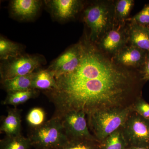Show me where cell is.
Instances as JSON below:
<instances>
[{
	"instance_id": "ffe728a7",
	"label": "cell",
	"mask_w": 149,
	"mask_h": 149,
	"mask_svg": "<svg viewBox=\"0 0 149 149\" xmlns=\"http://www.w3.org/2000/svg\"><path fill=\"white\" fill-rule=\"evenodd\" d=\"M32 146L29 138L22 135L6 136L0 141V149H29Z\"/></svg>"
},
{
	"instance_id": "277c9868",
	"label": "cell",
	"mask_w": 149,
	"mask_h": 149,
	"mask_svg": "<svg viewBox=\"0 0 149 149\" xmlns=\"http://www.w3.org/2000/svg\"><path fill=\"white\" fill-rule=\"evenodd\" d=\"M28 138L36 149H57L68 140L61 120L55 116L42 126L32 129Z\"/></svg>"
},
{
	"instance_id": "3957f363",
	"label": "cell",
	"mask_w": 149,
	"mask_h": 149,
	"mask_svg": "<svg viewBox=\"0 0 149 149\" xmlns=\"http://www.w3.org/2000/svg\"><path fill=\"white\" fill-rule=\"evenodd\" d=\"M114 1H97L84 10L83 19L90 29L88 36L97 43L114 23Z\"/></svg>"
},
{
	"instance_id": "83f0119b",
	"label": "cell",
	"mask_w": 149,
	"mask_h": 149,
	"mask_svg": "<svg viewBox=\"0 0 149 149\" xmlns=\"http://www.w3.org/2000/svg\"><path fill=\"white\" fill-rule=\"evenodd\" d=\"M147 27H148V29H149V25H148V26H147Z\"/></svg>"
},
{
	"instance_id": "9c48e42d",
	"label": "cell",
	"mask_w": 149,
	"mask_h": 149,
	"mask_svg": "<svg viewBox=\"0 0 149 149\" xmlns=\"http://www.w3.org/2000/svg\"><path fill=\"white\" fill-rule=\"evenodd\" d=\"M81 46L80 41L68 49L52 62L48 68L55 78L74 71L80 63Z\"/></svg>"
},
{
	"instance_id": "ac0fdd59",
	"label": "cell",
	"mask_w": 149,
	"mask_h": 149,
	"mask_svg": "<svg viewBox=\"0 0 149 149\" xmlns=\"http://www.w3.org/2000/svg\"><path fill=\"white\" fill-rule=\"evenodd\" d=\"M133 0H118L114 1V22L124 23L129 18L134 5Z\"/></svg>"
},
{
	"instance_id": "52a82bcc",
	"label": "cell",
	"mask_w": 149,
	"mask_h": 149,
	"mask_svg": "<svg viewBox=\"0 0 149 149\" xmlns=\"http://www.w3.org/2000/svg\"><path fill=\"white\" fill-rule=\"evenodd\" d=\"M128 44V23L126 22H114L95 44L103 53L112 58Z\"/></svg>"
},
{
	"instance_id": "4fadbf2b",
	"label": "cell",
	"mask_w": 149,
	"mask_h": 149,
	"mask_svg": "<svg viewBox=\"0 0 149 149\" xmlns=\"http://www.w3.org/2000/svg\"><path fill=\"white\" fill-rule=\"evenodd\" d=\"M128 44L149 53V29L147 26L128 22Z\"/></svg>"
},
{
	"instance_id": "603a6c76",
	"label": "cell",
	"mask_w": 149,
	"mask_h": 149,
	"mask_svg": "<svg viewBox=\"0 0 149 149\" xmlns=\"http://www.w3.org/2000/svg\"><path fill=\"white\" fill-rule=\"evenodd\" d=\"M100 144L98 141L88 139L68 140L57 149H99Z\"/></svg>"
},
{
	"instance_id": "5bb4252c",
	"label": "cell",
	"mask_w": 149,
	"mask_h": 149,
	"mask_svg": "<svg viewBox=\"0 0 149 149\" xmlns=\"http://www.w3.org/2000/svg\"><path fill=\"white\" fill-rule=\"evenodd\" d=\"M6 116L3 118L0 127L1 133L6 136L21 135V116L20 111L16 108L9 109Z\"/></svg>"
},
{
	"instance_id": "ba28073f",
	"label": "cell",
	"mask_w": 149,
	"mask_h": 149,
	"mask_svg": "<svg viewBox=\"0 0 149 149\" xmlns=\"http://www.w3.org/2000/svg\"><path fill=\"white\" fill-rule=\"evenodd\" d=\"M86 116L83 112L70 111L55 117L59 118L68 140L97 141L89 130Z\"/></svg>"
},
{
	"instance_id": "484cf974",
	"label": "cell",
	"mask_w": 149,
	"mask_h": 149,
	"mask_svg": "<svg viewBox=\"0 0 149 149\" xmlns=\"http://www.w3.org/2000/svg\"><path fill=\"white\" fill-rule=\"evenodd\" d=\"M144 81H149V53L147 54L146 59L143 66L139 70Z\"/></svg>"
},
{
	"instance_id": "2e32d148",
	"label": "cell",
	"mask_w": 149,
	"mask_h": 149,
	"mask_svg": "<svg viewBox=\"0 0 149 149\" xmlns=\"http://www.w3.org/2000/svg\"><path fill=\"white\" fill-rule=\"evenodd\" d=\"M56 88V82L53 73L47 69L40 70L35 72L32 89L45 91L54 90Z\"/></svg>"
},
{
	"instance_id": "6da1fadb",
	"label": "cell",
	"mask_w": 149,
	"mask_h": 149,
	"mask_svg": "<svg viewBox=\"0 0 149 149\" xmlns=\"http://www.w3.org/2000/svg\"><path fill=\"white\" fill-rule=\"evenodd\" d=\"M80 63L56 78L57 88L45 91L55 108L53 116L70 111L86 116L107 109L132 105L146 82L139 70L119 65L98 48L85 32L80 40Z\"/></svg>"
},
{
	"instance_id": "9a60e30c",
	"label": "cell",
	"mask_w": 149,
	"mask_h": 149,
	"mask_svg": "<svg viewBox=\"0 0 149 149\" xmlns=\"http://www.w3.org/2000/svg\"><path fill=\"white\" fill-rule=\"evenodd\" d=\"M35 72L10 79L1 80L3 88L8 93L27 91L32 89Z\"/></svg>"
},
{
	"instance_id": "7a4b0ae2",
	"label": "cell",
	"mask_w": 149,
	"mask_h": 149,
	"mask_svg": "<svg viewBox=\"0 0 149 149\" xmlns=\"http://www.w3.org/2000/svg\"><path fill=\"white\" fill-rule=\"evenodd\" d=\"M132 106L100 110L87 116L88 128L99 143L122 127L133 111Z\"/></svg>"
},
{
	"instance_id": "8fae6325",
	"label": "cell",
	"mask_w": 149,
	"mask_h": 149,
	"mask_svg": "<svg viewBox=\"0 0 149 149\" xmlns=\"http://www.w3.org/2000/svg\"><path fill=\"white\" fill-rule=\"evenodd\" d=\"M148 52L131 45L125 46L112 57L119 65L129 69L140 70L146 59Z\"/></svg>"
},
{
	"instance_id": "cb8c5ba5",
	"label": "cell",
	"mask_w": 149,
	"mask_h": 149,
	"mask_svg": "<svg viewBox=\"0 0 149 149\" xmlns=\"http://www.w3.org/2000/svg\"><path fill=\"white\" fill-rule=\"evenodd\" d=\"M127 22H133L143 26L149 25V3L145 5L143 8L134 16L129 17Z\"/></svg>"
},
{
	"instance_id": "7402d4cb",
	"label": "cell",
	"mask_w": 149,
	"mask_h": 149,
	"mask_svg": "<svg viewBox=\"0 0 149 149\" xmlns=\"http://www.w3.org/2000/svg\"><path fill=\"white\" fill-rule=\"evenodd\" d=\"M45 111L42 108L35 107L31 109L26 116L28 125L32 129L38 128L46 122Z\"/></svg>"
},
{
	"instance_id": "44dd1931",
	"label": "cell",
	"mask_w": 149,
	"mask_h": 149,
	"mask_svg": "<svg viewBox=\"0 0 149 149\" xmlns=\"http://www.w3.org/2000/svg\"><path fill=\"white\" fill-rule=\"evenodd\" d=\"M126 148L127 144L120 128L100 143L99 149H125Z\"/></svg>"
},
{
	"instance_id": "d6986e66",
	"label": "cell",
	"mask_w": 149,
	"mask_h": 149,
	"mask_svg": "<svg viewBox=\"0 0 149 149\" xmlns=\"http://www.w3.org/2000/svg\"><path fill=\"white\" fill-rule=\"evenodd\" d=\"M38 95V91L35 89H31L27 91H19L8 93L7 96L2 104L16 107L26 102L30 99L34 98Z\"/></svg>"
},
{
	"instance_id": "5b68a950",
	"label": "cell",
	"mask_w": 149,
	"mask_h": 149,
	"mask_svg": "<svg viewBox=\"0 0 149 149\" xmlns=\"http://www.w3.org/2000/svg\"><path fill=\"white\" fill-rule=\"evenodd\" d=\"M45 61V58L41 55L22 54L3 61L0 68L1 79H10L30 74Z\"/></svg>"
},
{
	"instance_id": "30bf717a",
	"label": "cell",
	"mask_w": 149,
	"mask_h": 149,
	"mask_svg": "<svg viewBox=\"0 0 149 149\" xmlns=\"http://www.w3.org/2000/svg\"><path fill=\"white\" fill-rule=\"evenodd\" d=\"M45 2L53 16L61 21L75 18L84 8L83 1L80 0H50Z\"/></svg>"
},
{
	"instance_id": "d4e9b609",
	"label": "cell",
	"mask_w": 149,
	"mask_h": 149,
	"mask_svg": "<svg viewBox=\"0 0 149 149\" xmlns=\"http://www.w3.org/2000/svg\"><path fill=\"white\" fill-rule=\"evenodd\" d=\"M133 111L145 119L149 120V104L141 97L138 98L133 103Z\"/></svg>"
},
{
	"instance_id": "8992f818",
	"label": "cell",
	"mask_w": 149,
	"mask_h": 149,
	"mask_svg": "<svg viewBox=\"0 0 149 149\" xmlns=\"http://www.w3.org/2000/svg\"><path fill=\"white\" fill-rule=\"evenodd\" d=\"M121 129L127 148L149 146V120L133 111Z\"/></svg>"
},
{
	"instance_id": "4316f807",
	"label": "cell",
	"mask_w": 149,
	"mask_h": 149,
	"mask_svg": "<svg viewBox=\"0 0 149 149\" xmlns=\"http://www.w3.org/2000/svg\"><path fill=\"white\" fill-rule=\"evenodd\" d=\"M125 149H149V147H129Z\"/></svg>"
},
{
	"instance_id": "7c38bea8",
	"label": "cell",
	"mask_w": 149,
	"mask_h": 149,
	"mask_svg": "<svg viewBox=\"0 0 149 149\" xmlns=\"http://www.w3.org/2000/svg\"><path fill=\"white\" fill-rule=\"evenodd\" d=\"M41 5L42 2L38 0H14L10 2V10L15 18L28 20L37 15Z\"/></svg>"
},
{
	"instance_id": "e0dca14e",
	"label": "cell",
	"mask_w": 149,
	"mask_h": 149,
	"mask_svg": "<svg viewBox=\"0 0 149 149\" xmlns=\"http://www.w3.org/2000/svg\"><path fill=\"white\" fill-rule=\"evenodd\" d=\"M23 49L24 48L21 45L1 36L0 59L2 61L16 57L22 54Z\"/></svg>"
}]
</instances>
